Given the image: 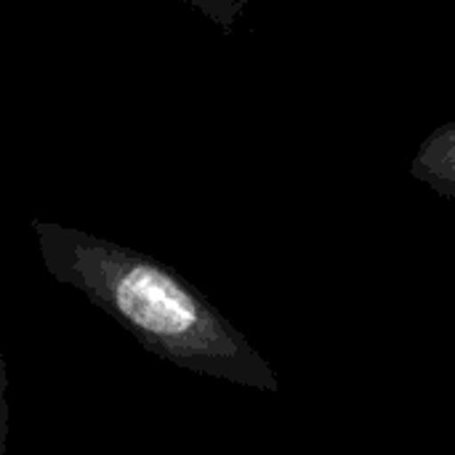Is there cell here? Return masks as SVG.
I'll return each mask as SVG.
<instances>
[{
  "mask_svg": "<svg viewBox=\"0 0 455 455\" xmlns=\"http://www.w3.org/2000/svg\"><path fill=\"white\" fill-rule=\"evenodd\" d=\"M43 267L88 296L147 352L200 376L280 392L272 365L181 275L163 261L56 221H32Z\"/></svg>",
  "mask_w": 455,
  "mask_h": 455,
  "instance_id": "1",
  "label": "cell"
},
{
  "mask_svg": "<svg viewBox=\"0 0 455 455\" xmlns=\"http://www.w3.org/2000/svg\"><path fill=\"white\" fill-rule=\"evenodd\" d=\"M411 173L440 197L455 200V120L440 125L421 141Z\"/></svg>",
  "mask_w": 455,
  "mask_h": 455,
  "instance_id": "2",
  "label": "cell"
},
{
  "mask_svg": "<svg viewBox=\"0 0 455 455\" xmlns=\"http://www.w3.org/2000/svg\"><path fill=\"white\" fill-rule=\"evenodd\" d=\"M187 3L208 21H213L224 35H229L237 27L240 16L248 8V0H187Z\"/></svg>",
  "mask_w": 455,
  "mask_h": 455,
  "instance_id": "3",
  "label": "cell"
},
{
  "mask_svg": "<svg viewBox=\"0 0 455 455\" xmlns=\"http://www.w3.org/2000/svg\"><path fill=\"white\" fill-rule=\"evenodd\" d=\"M5 437H8V403H5V363L0 355V455L5 453Z\"/></svg>",
  "mask_w": 455,
  "mask_h": 455,
  "instance_id": "4",
  "label": "cell"
}]
</instances>
